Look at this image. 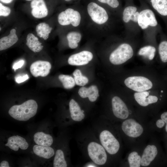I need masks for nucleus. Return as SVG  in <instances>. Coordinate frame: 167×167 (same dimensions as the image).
<instances>
[{"label":"nucleus","instance_id":"1","mask_svg":"<svg viewBox=\"0 0 167 167\" xmlns=\"http://www.w3.org/2000/svg\"><path fill=\"white\" fill-rule=\"evenodd\" d=\"M38 105L33 100H28L20 105H14L8 111L10 116L19 121H26L36 114Z\"/></svg>","mask_w":167,"mask_h":167},{"label":"nucleus","instance_id":"2","mask_svg":"<svg viewBox=\"0 0 167 167\" xmlns=\"http://www.w3.org/2000/svg\"><path fill=\"white\" fill-rule=\"evenodd\" d=\"M134 51L132 46L128 43H123L120 45L110 54L109 60L115 65L123 64L131 58Z\"/></svg>","mask_w":167,"mask_h":167},{"label":"nucleus","instance_id":"3","mask_svg":"<svg viewBox=\"0 0 167 167\" xmlns=\"http://www.w3.org/2000/svg\"><path fill=\"white\" fill-rule=\"evenodd\" d=\"M87 151L89 157L96 164L102 165L106 162L107 155L102 145L96 142H91L88 145Z\"/></svg>","mask_w":167,"mask_h":167},{"label":"nucleus","instance_id":"4","mask_svg":"<svg viewBox=\"0 0 167 167\" xmlns=\"http://www.w3.org/2000/svg\"><path fill=\"white\" fill-rule=\"evenodd\" d=\"M138 24L139 28L146 31L156 27L158 22L152 11L145 9L140 11Z\"/></svg>","mask_w":167,"mask_h":167},{"label":"nucleus","instance_id":"5","mask_svg":"<svg viewBox=\"0 0 167 167\" xmlns=\"http://www.w3.org/2000/svg\"><path fill=\"white\" fill-rule=\"evenodd\" d=\"M124 84L128 88L137 92L146 91L151 89L152 84L148 79L141 76L128 77L124 81Z\"/></svg>","mask_w":167,"mask_h":167},{"label":"nucleus","instance_id":"6","mask_svg":"<svg viewBox=\"0 0 167 167\" xmlns=\"http://www.w3.org/2000/svg\"><path fill=\"white\" fill-rule=\"evenodd\" d=\"M99 139L101 144L109 154H116L120 148V143L118 140L109 131L104 130L100 133Z\"/></svg>","mask_w":167,"mask_h":167},{"label":"nucleus","instance_id":"7","mask_svg":"<svg viewBox=\"0 0 167 167\" xmlns=\"http://www.w3.org/2000/svg\"><path fill=\"white\" fill-rule=\"evenodd\" d=\"M81 19L80 13L77 11L69 8L59 14L58 17V23L62 26L70 24L76 27L80 24Z\"/></svg>","mask_w":167,"mask_h":167},{"label":"nucleus","instance_id":"8","mask_svg":"<svg viewBox=\"0 0 167 167\" xmlns=\"http://www.w3.org/2000/svg\"><path fill=\"white\" fill-rule=\"evenodd\" d=\"M87 11L92 20L97 24H103L109 19V15L106 11L96 3H89L87 6Z\"/></svg>","mask_w":167,"mask_h":167},{"label":"nucleus","instance_id":"9","mask_svg":"<svg viewBox=\"0 0 167 167\" xmlns=\"http://www.w3.org/2000/svg\"><path fill=\"white\" fill-rule=\"evenodd\" d=\"M122 129L126 135L133 138L139 137L143 131L142 126L132 118L124 121L122 125Z\"/></svg>","mask_w":167,"mask_h":167},{"label":"nucleus","instance_id":"10","mask_svg":"<svg viewBox=\"0 0 167 167\" xmlns=\"http://www.w3.org/2000/svg\"><path fill=\"white\" fill-rule=\"evenodd\" d=\"M139 12L136 6H127L124 9L122 19L124 23L128 26V29L130 30L131 26L139 27L138 20Z\"/></svg>","mask_w":167,"mask_h":167},{"label":"nucleus","instance_id":"11","mask_svg":"<svg viewBox=\"0 0 167 167\" xmlns=\"http://www.w3.org/2000/svg\"><path fill=\"white\" fill-rule=\"evenodd\" d=\"M112 105L113 113L117 118L124 119L127 118L129 115L126 105L119 97L115 96L112 100Z\"/></svg>","mask_w":167,"mask_h":167},{"label":"nucleus","instance_id":"12","mask_svg":"<svg viewBox=\"0 0 167 167\" xmlns=\"http://www.w3.org/2000/svg\"><path fill=\"white\" fill-rule=\"evenodd\" d=\"M51 67V65L49 62L39 60L32 64L30 67V71L35 77H45L49 74Z\"/></svg>","mask_w":167,"mask_h":167},{"label":"nucleus","instance_id":"13","mask_svg":"<svg viewBox=\"0 0 167 167\" xmlns=\"http://www.w3.org/2000/svg\"><path fill=\"white\" fill-rule=\"evenodd\" d=\"M92 53L83 51L71 55L68 58V63L71 65L81 66L87 64L93 58Z\"/></svg>","mask_w":167,"mask_h":167},{"label":"nucleus","instance_id":"14","mask_svg":"<svg viewBox=\"0 0 167 167\" xmlns=\"http://www.w3.org/2000/svg\"><path fill=\"white\" fill-rule=\"evenodd\" d=\"M31 14L35 18L41 19L46 17L48 10L44 0H33L30 4Z\"/></svg>","mask_w":167,"mask_h":167},{"label":"nucleus","instance_id":"15","mask_svg":"<svg viewBox=\"0 0 167 167\" xmlns=\"http://www.w3.org/2000/svg\"><path fill=\"white\" fill-rule=\"evenodd\" d=\"M5 145L15 151H18L19 148L22 150H26L28 147V143L26 139L24 138L17 135L13 136L9 138L7 142Z\"/></svg>","mask_w":167,"mask_h":167},{"label":"nucleus","instance_id":"16","mask_svg":"<svg viewBox=\"0 0 167 167\" xmlns=\"http://www.w3.org/2000/svg\"><path fill=\"white\" fill-rule=\"evenodd\" d=\"M157 153V149L155 145H147L141 157V165L143 166H148L154 159Z\"/></svg>","mask_w":167,"mask_h":167},{"label":"nucleus","instance_id":"17","mask_svg":"<svg viewBox=\"0 0 167 167\" xmlns=\"http://www.w3.org/2000/svg\"><path fill=\"white\" fill-rule=\"evenodd\" d=\"M78 94L82 98L88 97L92 102L96 101L99 96L97 87L94 85H91L88 88L84 87H81L79 90Z\"/></svg>","mask_w":167,"mask_h":167},{"label":"nucleus","instance_id":"18","mask_svg":"<svg viewBox=\"0 0 167 167\" xmlns=\"http://www.w3.org/2000/svg\"><path fill=\"white\" fill-rule=\"evenodd\" d=\"M69 106L71 116L73 120L79 122L84 118V111L81 109L79 105L74 99L70 100Z\"/></svg>","mask_w":167,"mask_h":167},{"label":"nucleus","instance_id":"19","mask_svg":"<svg viewBox=\"0 0 167 167\" xmlns=\"http://www.w3.org/2000/svg\"><path fill=\"white\" fill-rule=\"evenodd\" d=\"M15 29H11L9 34L1 38L0 39V50H4L10 47L18 41V38L16 34Z\"/></svg>","mask_w":167,"mask_h":167},{"label":"nucleus","instance_id":"20","mask_svg":"<svg viewBox=\"0 0 167 167\" xmlns=\"http://www.w3.org/2000/svg\"><path fill=\"white\" fill-rule=\"evenodd\" d=\"M34 140L38 145L50 147L52 144L53 139L52 136L42 132L36 133L33 136Z\"/></svg>","mask_w":167,"mask_h":167},{"label":"nucleus","instance_id":"21","mask_svg":"<svg viewBox=\"0 0 167 167\" xmlns=\"http://www.w3.org/2000/svg\"><path fill=\"white\" fill-rule=\"evenodd\" d=\"M33 150L36 155L45 159H49L54 154V149L50 147L36 145L33 146Z\"/></svg>","mask_w":167,"mask_h":167},{"label":"nucleus","instance_id":"22","mask_svg":"<svg viewBox=\"0 0 167 167\" xmlns=\"http://www.w3.org/2000/svg\"><path fill=\"white\" fill-rule=\"evenodd\" d=\"M26 45L34 52H38L41 51L43 46L38 40V38L32 33H28L26 37Z\"/></svg>","mask_w":167,"mask_h":167},{"label":"nucleus","instance_id":"23","mask_svg":"<svg viewBox=\"0 0 167 167\" xmlns=\"http://www.w3.org/2000/svg\"><path fill=\"white\" fill-rule=\"evenodd\" d=\"M152 7L159 14L167 16V0H150Z\"/></svg>","mask_w":167,"mask_h":167},{"label":"nucleus","instance_id":"24","mask_svg":"<svg viewBox=\"0 0 167 167\" xmlns=\"http://www.w3.org/2000/svg\"><path fill=\"white\" fill-rule=\"evenodd\" d=\"M52 29L49 25L45 22H42L37 24L36 27V31L38 36L45 40L49 37V34Z\"/></svg>","mask_w":167,"mask_h":167},{"label":"nucleus","instance_id":"25","mask_svg":"<svg viewBox=\"0 0 167 167\" xmlns=\"http://www.w3.org/2000/svg\"><path fill=\"white\" fill-rule=\"evenodd\" d=\"M69 46L71 49L76 48L78 46V43L80 41L81 35L77 32H71L68 33L66 36Z\"/></svg>","mask_w":167,"mask_h":167},{"label":"nucleus","instance_id":"26","mask_svg":"<svg viewBox=\"0 0 167 167\" xmlns=\"http://www.w3.org/2000/svg\"><path fill=\"white\" fill-rule=\"evenodd\" d=\"M156 52V48L153 46L148 45L143 46L139 50L138 54L140 56L147 58L149 60H152L154 58Z\"/></svg>","mask_w":167,"mask_h":167},{"label":"nucleus","instance_id":"27","mask_svg":"<svg viewBox=\"0 0 167 167\" xmlns=\"http://www.w3.org/2000/svg\"><path fill=\"white\" fill-rule=\"evenodd\" d=\"M53 167H67V164L65 160L64 153L61 149H58L56 152L53 162Z\"/></svg>","mask_w":167,"mask_h":167},{"label":"nucleus","instance_id":"28","mask_svg":"<svg viewBox=\"0 0 167 167\" xmlns=\"http://www.w3.org/2000/svg\"><path fill=\"white\" fill-rule=\"evenodd\" d=\"M58 79L62 83L64 88L65 89L71 88L75 85V82L74 78L70 75H60L58 76Z\"/></svg>","mask_w":167,"mask_h":167},{"label":"nucleus","instance_id":"29","mask_svg":"<svg viewBox=\"0 0 167 167\" xmlns=\"http://www.w3.org/2000/svg\"><path fill=\"white\" fill-rule=\"evenodd\" d=\"M149 95L148 92L144 91L135 92L134 94V97L136 101L139 105L146 106L149 105L147 99V97Z\"/></svg>","mask_w":167,"mask_h":167},{"label":"nucleus","instance_id":"30","mask_svg":"<svg viewBox=\"0 0 167 167\" xmlns=\"http://www.w3.org/2000/svg\"><path fill=\"white\" fill-rule=\"evenodd\" d=\"M128 160L130 167H140L141 157L137 152L134 151L131 152L128 156Z\"/></svg>","mask_w":167,"mask_h":167},{"label":"nucleus","instance_id":"31","mask_svg":"<svg viewBox=\"0 0 167 167\" xmlns=\"http://www.w3.org/2000/svg\"><path fill=\"white\" fill-rule=\"evenodd\" d=\"M75 84L79 86H84L88 82V78L82 75L80 71L76 69L73 73Z\"/></svg>","mask_w":167,"mask_h":167},{"label":"nucleus","instance_id":"32","mask_svg":"<svg viewBox=\"0 0 167 167\" xmlns=\"http://www.w3.org/2000/svg\"><path fill=\"white\" fill-rule=\"evenodd\" d=\"M158 53L161 61L164 63H167V41H161L158 48Z\"/></svg>","mask_w":167,"mask_h":167},{"label":"nucleus","instance_id":"33","mask_svg":"<svg viewBox=\"0 0 167 167\" xmlns=\"http://www.w3.org/2000/svg\"><path fill=\"white\" fill-rule=\"evenodd\" d=\"M99 2L107 4L112 8H116L119 6V2L118 0H98Z\"/></svg>","mask_w":167,"mask_h":167},{"label":"nucleus","instance_id":"34","mask_svg":"<svg viewBox=\"0 0 167 167\" xmlns=\"http://www.w3.org/2000/svg\"><path fill=\"white\" fill-rule=\"evenodd\" d=\"M11 12L10 9L7 6L3 5L0 3V16L6 17L8 16Z\"/></svg>","mask_w":167,"mask_h":167},{"label":"nucleus","instance_id":"35","mask_svg":"<svg viewBox=\"0 0 167 167\" xmlns=\"http://www.w3.org/2000/svg\"><path fill=\"white\" fill-rule=\"evenodd\" d=\"M147 101L148 104H151L156 102L158 100V98L155 96H148L147 98Z\"/></svg>","mask_w":167,"mask_h":167},{"label":"nucleus","instance_id":"36","mask_svg":"<svg viewBox=\"0 0 167 167\" xmlns=\"http://www.w3.org/2000/svg\"><path fill=\"white\" fill-rule=\"evenodd\" d=\"M29 78L28 76L26 75L23 76H19L17 77L15 79V81L18 83H22L26 80Z\"/></svg>","mask_w":167,"mask_h":167},{"label":"nucleus","instance_id":"37","mask_svg":"<svg viewBox=\"0 0 167 167\" xmlns=\"http://www.w3.org/2000/svg\"><path fill=\"white\" fill-rule=\"evenodd\" d=\"M24 63V61L23 60H20L15 63L13 66V69L15 71L16 70L20 68L22 66Z\"/></svg>","mask_w":167,"mask_h":167},{"label":"nucleus","instance_id":"38","mask_svg":"<svg viewBox=\"0 0 167 167\" xmlns=\"http://www.w3.org/2000/svg\"><path fill=\"white\" fill-rule=\"evenodd\" d=\"M165 122L161 119H158L156 122L157 126L160 128L163 127L165 124Z\"/></svg>","mask_w":167,"mask_h":167},{"label":"nucleus","instance_id":"39","mask_svg":"<svg viewBox=\"0 0 167 167\" xmlns=\"http://www.w3.org/2000/svg\"><path fill=\"white\" fill-rule=\"evenodd\" d=\"M161 119L166 123H167V112L163 113L161 116Z\"/></svg>","mask_w":167,"mask_h":167},{"label":"nucleus","instance_id":"40","mask_svg":"<svg viewBox=\"0 0 167 167\" xmlns=\"http://www.w3.org/2000/svg\"><path fill=\"white\" fill-rule=\"evenodd\" d=\"M0 167H9L8 162L6 161H3L1 162L0 164Z\"/></svg>","mask_w":167,"mask_h":167},{"label":"nucleus","instance_id":"41","mask_svg":"<svg viewBox=\"0 0 167 167\" xmlns=\"http://www.w3.org/2000/svg\"><path fill=\"white\" fill-rule=\"evenodd\" d=\"M13 0H0V1L2 2L8 3L11 2Z\"/></svg>","mask_w":167,"mask_h":167},{"label":"nucleus","instance_id":"42","mask_svg":"<svg viewBox=\"0 0 167 167\" xmlns=\"http://www.w3.org/2000/svg\"><path fill=\"white\" fill-rule=\"evenodd\" d=\"M165 130H166V131L167 132V123H166V124L165 126Z\"/></svg>","mask_w":167,"mask_h":167},{"label":"nucleus","instance_id":"43","mask_svg":"<svg viewBox=\"0 0 167 167\" xmlns=\"http://www.w3.org/2000/svg\"><path fill=\"white\" fill-rule=\"evenodd\" d=\"M65 1H67V2H68V1H71V0H65Z\"/></svg>","mask_w":167,"mask_h":167},{"label":"nucleus","instance_id":"44","mask_svg":"<svg viewBox=\"0 0 167 167\" xmlns=\"http://www.w3.org/2000/svg\"><path fill=\"white\" fill-rule=\"evenodd\" d=\"M25 0L28 1H32L33 0Z\"/></svg>","mask_w":167,"mask_h":167}]
</instances>
